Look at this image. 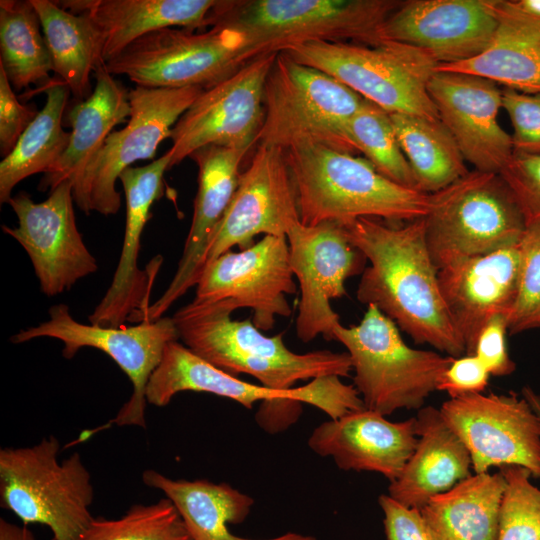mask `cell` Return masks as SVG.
I'll return each mask as SVG.
<instances>
[{
	"mask_svg": "<svg viewBox=\"0 0 540 540\" xmlns=\"http://www.w3.org/2000/svg\"><path fill=\"white\" fill-rule=\"evenodd\" d=\"M42 26L53 72L78 101L92 94L90 76L104 64L103 41L91 19L62 8L56 1L30 0Z\"/></svg>",
	"mask_w": 540,
	"mask_h": 540,
	"instance_id": "1f68e13d",
	"label": "cell"
},
{
	"mask_svg": "<svg viewBox=\"0 0 540 540\" xmlns=\"http://www.w3.org/2000/svg\"><path fill=\"white\" fill-rule=\"evenodd\" d=\"M400 0L231 1L218 23L243 38L254 57L289 45L324 41L376 46Z\"/></svg>",
	"mask_w": 540,
	"mask_h": 540,
	"instance_id": "5b68a950",
	"label": "cell"
},
{
	"mask_svg": "<svg viewBox=\"0 0 540 540\" xmlns=\"http://www.w3.org/2000/svg\"><path fill=\"white\" fill-rule=\"evenodd\" d=\"M522 396L528 401L534 412L540 417V395H538L529 386H525L522 389Z\"/></svg>",
	"mask_w": 540,
	"mask_h": 540,
	"instance_id": "c3c4849f",
	"label": "cell"
},
{
	"mask_svg": "<svg viewBox=\"0 0 540 540\" xmlns=\"http://www.w3.org/2000/svg\"><path fill=\"white\" fill-rule=\"evenodd\" d=\"M390 118L418 191L435 193L469 172L455 139L440 119L402 113H390Z\"/></svg>",
	"mask_w": 540,
	"mask_h": 540,
	"instance_id": "836d02e7",
	"label": "cell"
},
{
	"mask_svg": "<svg viewBox=\"0 0 540 540\" xmlns=\"http://www.w3.org/2000/svg\"><path fill=\"white\" fill-rule=\"evenodd\" d=\"M300 223L296 192L283 148L258 145L210 241L205 265L259 234L286 236Z\"/></svg>",
	"mask_w": 540,
	"mask_h": 540,
	"instance_id": "d6986e66",
	"label": "cell"
},
{
	"mask_svg": "<svg viewBox=\"0 0 540 540\" xmlns=\"http://www.w3.org/2000/svg\"><path fill=\"white\" fill-rule=\"evenodd\" d=\"M502 108L513 126V154H540V93L502 89Z\"/></svg>",
	"mask_w": 540,
	"mask_h": 540,
	"instance_id": "ab89813d",
	"label": "cell"
},
{
	"mask_svg": "<svg viewBox=\"0 0 540 540\" xmlns=\"http://www.w3.org/2000/svg\"><path fill=\"white\" fill-rule=\"evenodd\" d=\"M206 392L228 398L247 409L261 402L258 424L269 433L286 430L300 414L302 404L312 405L330 419L365 408L354 387L338 376H326L289 390L248 383L195 355L179 340L169 342L160 364L146 387L147 403L164 407L180 392Z\"/></svg>",
	"mask_w": 540,
	"mask_h": 540,
	"instance_id": "277c9868",
	"label": "cell"
},
{
	"mask_svg": "<svg viewBox=\"0 0 540 540\" xmlns=\"http://www.w3.org/2000/svg\"><path fill=\"white\" fill-rule=\"evenodd\" d=\"M144 484L160 490L176 507L192 540H316L313 536L287 532L268 539H249L230 532V524L247 518L254 500L227 483L205 479H171L148 469Z\"/></svg>",
	"mask_w": 540,
	"mask_h": 540,
	"instance_id": "f1b7e54d",
	"label": "cell"
},
{
	"mask_svg": "<svg viewBox=\"0 0 540 540\" xmlns=\"http://www.w3.org/2000/svg\"><path fill=\"white\" fill-rule=\"evenodd\" d=\"M282 51L333 76L388 113L439 119L427 88L438 63L416 47L388 40L376 46L307 41Z\"/></svg>",
	"mask_w": 540,
	"mask_h": 540,
	"instance_id": "30bf717a",
	"label": "cell"
},
{
	"mask_svg": "<svg viewBox=\"0 0 540 540\" xmlns=\"http://www.w3.org/2000/svg\"><path fill=\"white\" fill-rule=\"evenodd\" d=\"M48 312L47 321L20 330L11 341L24 343L40 337L58 339L64 344L62 354L66 359L73 358L84 347L104 352L128 376L133 386L129 400L111 422L117 426L145 428L148 381L160 364L166 345L179 340L173 318L162 317L129 327H106L76 321L65 304L54 305Z\"/></svg>",
	"mask_w": 540,
	"mask_h": 540,
	"instance_id": "4fadbf2b",
	"label": "cell"
},
{
	"mask_svg": "<svg viewBox=\"0 0 540 540\" xmlns=\"http://www.w3.org/2000/svg\"><path fill=\"white\" fill-rule=\"evenodd\" d=\"M254 58L238 32L217 23L203 32L181 27L155 30L105 66L111 75H124L140 87L206 90Z\"/></svg>",
	"mask_w": 540,
	"mask_h": 540,
	"instance_id": "8fae6325",
	"label": "cell"
},
{
	"mask_svg": "<svg viewBox=\"0 0 540 540\" xmlns=\"http://www.w3.org/2000/svg\"><path fill=\"white\" fill-rule=\"evenodd\" d=\"M343 226L370 263L358 284V301L375 305L417 344L453 358L465 355L441 295L423 217L404 224L358 218Z\"/></svg>",
	"mask_w": 540,
	"mask_h": 540,
	"instance_id": "6da1fadb",
	"label": "cell"
},
{
	"mask_svg": "<svg viewBox=\"0 0 540 540\" xmlns=\"http://www.w3.org/2000/svg\"><path fill=\"white\" fill-rule=\"evenodd\" d=\"M278 52H267L203 90L171 130L169 169L208 145L249 148L264 120V85Z\"/></svg>",
	"mask_w": 540,
	"mask_h": 540,
	"instance_id": "5bb4252c",
	"label": "cell"
},
{
	"mask_svg": "<svg viewBox=\"0 0 540 540\" xmlns=\"http://www.w3.org/2000/svg\"><path fill=\"white\" fill-rule=\"evenodd\" d=\"M499 174L519 205L526 226L540 223V154H513Z\"/></svg>",
	"mask_w": 540,
	"mask_h": 540,
	"instance_id": "60d3db41",
	"label": "cell"
},
{
	"mask_svg": "<svg viewBox=\"0 0 540 540\" xmlns=\"http://www.w3.org/2000/svg\"><path fill=\"white\" fill-rule=\"evenodd\" d=\"M249 150L208 145L191 154L190 158L198 165V190L183 253L167 289L135 323L162 318L177 299L196 286L210 241L238 186L240 165Z\"/></svg>",
	"mask_w": 540,
	"mask_h": 540,
	"instance_id": "603a6c76",
	"label": "cell"
},
{
	"mask_svg": "<svg viewBox=\"0 0 540 540\" xmlns=\"http://www.w3.org/2000/svg\"><path fill=\"white\" fill-rule=\"evenodd\" d=\"M539 327H540V325H539Z\"/></svg>",
	"mask_w": 540,
	"mask_h": 540,
	"instance_id": "681fc988",
	"label": "cell"
},
{
	"mask_svg": "<svg viewBox=\"0 0 540 540\" xmlns=\"http://www.w3.org/2000/svg\"><path fill=\"white\" fill-rule=\"evenodd\" d=\"M168 150L150 164L128 167L119 176L126 202L124 240L116 271L106 294L88 316L90 324L122 327L150 306V292L162 261L140 270L137 261L142 232L153 203L162 195L163 177L171 162Z\"/></svg>",
	"mask_w": 540,
	"mask_h": 540,
	"instance_id": "7402d4cb",
	"label": "cell"
},
{
	"mask_svg": "<svg viewBox=\"0 0 540 540\" xmlns=\"http://www.w3.org/2000/svg\"><path fill=\"white\" fill-rule=\"evenodd\" d=\"M507 331V315L497 314L488 320L477 337L473 355L482 362L490 375L507 376L516 369L507 349Z\"/></svg>",
	"mask_w": 540,
	"mask_h": 540,
	"instance_id": "7bdbcfd3",
	"label": "cell"
},
{
	"mask_svg": "<svg viewBox=\"0 0 540 540\" xmlns=\"http://www.w3.org/2000/svg\"><path fill=\"white\" fill-rule=\"evenodd\" d=\"M285 153L305 226L358 218L407 222L428 211V194L393 182L366 158L313 142Z\"/></svg>",
	"mask_w": 540,
	"mask_h": 540,
	"instance_id": "3957f363",
	"label": "cell"
},
{
	"mask_svg": "<svg viewBox=\"0 0 540 540\" xmlns=\"http://www.w3.org/2000/svg\"><path fill=\"white\" fill-rule=\"evenodd\" d=\"M417 441L415 417L392 422L363 408L321 423L309 436L308 446L321 457H331L342 470L376 472L393 482Z\"/></svg>",
	"mask_w": 540,
	"mask_h": 540,
	"instance_id": "d4e9b609",
	"label": "cell"
},
{
	"mask_svg": "<svg viewBox=\"0 0 540 540\" xmlns=\"http://www.w3.org/2000/svg\"><path fill=\"white\" fill-rule=\"evenodd\" d=\"M518 244L461 260L438 270V283L466 355H473L483 326L497 314L508 315L518 290Z\"/></svg>",
	"mask_w": 540,
	"mask_h": 540,
	"instance_id": "cb8c5ba5",
	"label": "cell"
},
{
	"mask_svg": "<svg viewBox=\"0 0 540 540\" xmlns=\"http://www.w3.org/2000/svg\"><path fill=\"white\" fill-rule=\"evenodd\" d=\"M293 277L286 236L265 235L247 249L228 251L207 263L194 299L226 301L235 310L249 308L253 324L268 331L277 316L291 314L286 296L297 291Z\"/></svg>",
	"mask_w": 540,
	"mask_h": 540,
	"instance_id": "ac0fdd59",
	"label": "cell"
},
{
	"mask_svg": "<svg viewBox=\"0 0 540 540\" xmlns=\"http://www.w3.org/2000/svg\"><path fill=\"white\" fill-rule=\"evenodd\" d=\"M347 135L357 152L362 153L379 173L397 184L417 190L390 113L366 100L348 122Z\"/></svg>",
	"mask_w": 540,
	"mask_h": 540,
	"instance_id": "d590c367",
	"label": "cell"
},
{
	"mask_svg": "<svg viewBox=\"0 0 540 540\" xmlns=\"http://www.w3.org/2000/svg\"><path fill=\"white\" fill-rule=\"evenodd\" d=\"M92 94L67 112L71 127L68 146L53 168L44 174L39 190H53L64 181L73 183L104 145L113 128L128 122L131 107L129 91L111 75L105 63L94 71Z\"/></svg>",
	"mask_w": 540,
	"mask_h": 540,
	"instance_id": "f546056e",
	"label": "cell"
},
{
	"mask_svg": "<svg viewBox=\"0 0 540 540\" xmlns=\"http://www.w3.org/2000/svg\"><path fill=\"white\" fill-rule=\"evenodd\" d=\"M72 183L64 181L39 203L20 192L8 204L18 225H2L28 254L42 293L55 296L97 271L96 259L86 247L74 213Z\"/></svg>",
	"mask_w": 540,
	"mask_h": 540,
	"instance_id": "e0dca14e",
	"label": "cell"
},
{
	"mask_svg": "<svg viewBox=\"0 0 540 540\" xmlns=\"http://www.w3.org/2000/svg\"><path fill=\"white\" fill-rule=\"evenodd\" d=\"M505 487L501 472L474 473L420 511L436 540H497Z\"/></svg>",
	"mask_w": 540,
	"mask_h": 540,
	"instance_id": "4dcf8cb0",
	"label": "cell"
},
{
	"mask_svg": "<svg viewBox=\"0 0 540 540\" xmlns=\"http://www.w3.org/2000/svg\"><path fill=\"white\" fill-rule=\"evenodd\" d=\"M523 12L540 17V0H513Z\"/></svg>",
	"mask_w": 540,
	"mask_h": 540,
	"instance_id": "7dc6e473",
	"label": "cell"
},
{
	"mask_svg": "<svg viewBox=\"0 0 540 540\" xmlns=\"http://www.w3.org/2000/svg\"><path fill=\"white\" fill-rule=\"evenodd\" d=\"M366 99L333 76L279 51L264 85L258 145L313 142L357 155L347 124Z\"/></svg>",
	"mask_w": 540,
	"mask_h": 540,
	"instance_id": "8992f818",
	"label": "cell"
},
{
	"mask_svg": "<svg viewBox=\"0 0 540 540\" xmlns=\"http://www.w3.org/2000/svg\"><path fill=\"white\" fill-rule=\"evenodd\" d=\"M518 248V290L507 315L511 334L539 328L540 325V223L526 226Z\"/></svg>",
	"mask_w": 540,
	"mask_h": 540,
	"instance_id": "f35d334b",
	"label": "cell"
},
{
	"mask_svg": "<svg viewBox=\"0 0 540 540\" xmlns=\"http://www.w3.org/2000/svg\"><path fill=\"white\" fill-rule=\"evenodd\" d=\"M77 540H192L168 498L134 504L121 517L93 518Z\"/></svg>",
	"mask_w": 540,
	"mask_h": 540,
	"instance_id": "8d00e7d4",
	"label": "cell"
},
{
	"mask_svg": "<svg viewBox=\"0 0 540 540\" xmlns=\"http://www.w3.org/2000/svg\"><path fill=\"white\" fill-rule=\"evenodd\" d=\"M430 256L438 270L519 243L526 222L499 173L469 171L429 194L423 217Z\"/></svg>",
	"mask_w": 540,
	"mask_h": 540,
	"instance_id": "ba28073f",
	"label": "cell"
},
{
	"mask_svg": "<svg viewBox=\"0 0 540 540\" xmlns=\"http://www.w3.org/2000/svg\"><path fill=\"white\" fill-rule=\"evenodd\" d=\"M30 0L0 1V66L14 89L52 80V59Z\"/></svg>",
	"mask_w": 540,
	"mask_h": 540,
	"instance_id": "e575fe53",
	"label": "cell"
},
{
	"mask_svg": "<svg viewBox=\"0 0 540 540\" xmlns=\"http://www.w3.org/2000/svg\"><path fill=\"white\" fill-rule=\"evenodd\" d=\"M0 540H36V538L26 525L20 526L1 518Z\"/></svg>",
	"mask_w": 540,
	"mask_h": 540,
	"instance_id": "bcb514c9",
	"label": "cell"
},
{
	"mask_svg": "<svg viewBox=\"0 0 540 540\" xmlns=\"http://www.w3.org/2000/svg\"><path fill=\"white\" fill-rule=\"evenodd\" d=\"M387 540H436L420 509L407 507L388 494L378 499Z\"/></svg>",
	"mask_w": 540,
	"mask_h": 540,
	"instance_id": "ee69618b",
	"label": "cell"
},
{
	"mask_svg": "<svg viewBox=\"0 0 540 540\" xmlns=\"http://www.w3.org/2000/svg\"><path fill=\"white\" fill-rule=\"evenodd\" d=\"M204 89L146 88L129 91L131 112L124 128L113 131L72 183L73 199L84 213L115 215L121 207L116 181L138 160L152 159L159 144Z\"/></svg>",
	"mask_w": 540,
	"mask_h": 540,
	"instance_id": "7c38bea8",
	"label": "cell"
},
{
	"mask_svg": "<svg viewBox=\"0 0 540 540\" xmlns=\"http://www.w3.org/2000/svg\"><path fill=\"white\" fill-rule=\"evenodd\" d=\"M46 101L12 152L0 162V202L8 203L13 188L25 178L49 172L66 150L70 132L63 117L70 91L61 81L45 87Z\"/></svg>",
	"mask_w": 540,
	"mask_h": 540,
	"instance_id": "d6a6232c",
	"label": "cell"
},
{
	"mask_svg": "<svg viewBox=\"0 0 540 540\" xmlns=\"http://www.w3.org/2000/svg\"><path fill=\"white\" fill-rule=\"evenodd\" d=\"M496 27V0H407L385 21L383 38L416 47L447 66L483 53Z\"/></svg>",
	"mask_w": 540,
	"mask_h": 540,
	"instance_id": "ffe728a7",
	"label": "cell"
},
{
	"mask_svg": "<svg viewBox=\"0 0 540 540\" xmlns=\"http://www.w3.org/2000/svg\"><path fill=\"white\" fill-rule=\"evenodd\" d=\"M51 435L32 446L0 450V502L24 525L47 526L53 540H77L93 519L91 475L78 452L59 461Z\"/></svg>",
	"mask_w": 540,
	"mask_h": 540,
	"instance_id": "52a82bcc",
	"label": "cell"
},
{
	"mask_svg": "<svg viewBox=\"0 0 540 540\" xmlns=\"http://www.w3.org/2000/svg\"><path fill=\"white\" fill-rule=\"evenodd\" d=\"M38 111L19 102L4 69L0 66V154L7 157L37 116Z\"/></svg>",
	"mask_w": 540,
	"mask_h": 540,
	"instance_id": "b9f144b4",
	"label": "cell"
},
{
	"mask_svg": "<svg viewBox=\"0 0 540 540\" xmlns=\"http://www.w3.org/2000/svg\"><path fill=\"white\" fill-rule=\"evenodd\" d=\"M500 472L506 487L502 496L497 540H540V489L531 473L517 465Z\"/></svg>",
	"mask_w": 540,
	"mask_h": 540,
	"instance_id": "74e56055",
	"label": "cell"
},
{
	"mask_svg": "<svg viewBox=\"0 0 540 540\" xmlns=\"http://www.w3.org/2000/svg\"><path fill=\"white\" fill-rule=\"evenodd\" d=\"M334 338L347 349L354 387L365 408L390 415L420 409L454 360L435 351L408 346L398 326L375 305H368L358 325L339 323Z\"/></svg>",
	"mask_w": 540,
	"mask_h": 540,
	"instance_id": "9c48e42d",
	"label": "cell"
},
{
	"mask_svg": "<svg viewBox=\"0 0 540 540\" xmlns=\"http://www.w3.org/2000/svg\"><path fill=\"white\" fill-rule=\"evenodd\" d=\"M416 447L388 495L397 502L421 509L431 497L446 492L472 475L471 456L443 420L440 410L427 406L415 417Z\"/></svg>",
	"mask_w": 540,
	"mask_h": 540,
	"instance_id": "4316f807",
	"label": "cell"
},
{
	"mask_svg": "<svg viewBox=\"0 0 540 540\" xmlns=\"http://www.w3.org/2000/svg\"><path fill=\"white\" fill-rule=\"evenodd\" d=\"M62 8L87 15L103 41L106 63L138 38L168 27L190 30L216 25L231 1L220 0H68Z\"/></svg>",
	"mask_w": 540,
	"mask_h": 540,
	"instance_id": "484cf974",
	"label": "cell"
},
{
	"mask_svg": "<svg viewBox=\"0 0 540 540\" xmlns=\"http://www.w3.org/2000/svg\"><path fill=\"white\" fill-rule=\"evenodd\" d=\"M290 265L301 291L297 337L308 343L322 335L335 340L339 315L331 299L346 294L345 281L366 268L365 255L347 237L343 224L324 222L316 226L294 225L286 235Z\"/></svg>",
	"mask_w": 540,
	"mask_h": 540,
	"instance_id": "2e32d148",
	"label": "cell"
},
{
	"mask_svg": "<svg viewBox=\"0 0 540 540\" xmlns=\"http://www.w3.org/2000/svg\"><path fill=\"white\" fill-rule=\"evenodd\" d=\"M497 27L488 48L477 57L447 66L503 88L540 93V17L520 10L513 0H496Z\"/></svg>",
	"mask_w": 540,
	"mask_h": 540,
	"instance_id": "83f0119b",
	"label": "cell"
},
{
	"mask_svg": "<svg viewBox=\"0 0 540 540\" xmlns=\"http://www.w3.org/2000/svg\"><path fill=\"white\" fill-rule=\"evenodd\" d=\"M490 374L475 355L454 358L443 373L437 390L448 393L450 398L482 393L489 383Z\"/></svg>",
	"mask_w": 540,
	"mask_h": 540,
	"instance_id": "f6af8a7d",
	"label": "cell"
},
{
	"mask_svg": "<svg viewBox=\"0 0 540 540\" xmlns=\"http://www.w3.org/2000/svg\"><path fill=\"white\" fill-rule=\"evenodd\" d=\"M427 88L465 161L474 170L500 173L512 158L513 145L498 122L499 85L474 74L436 69Z\"/></svg>",
	"mask_w": 540,
	"mask_h": 540,
	"instance_id": "44dd1931",
	"label": "cell"
},
{
	"mask_svg": "<svg viewBox=\"0 0 540 540\" xmlns=\"http://www.w3.org/2000/svg\"><path fill=\"white\" fill-rule=\"evenodd\" d=\"M439 410L467 448L474 473L517 465L540 478V417L523 396L467 394L450 398Z\"/></svg>",
	"mask_w": 540,
	"mask_h": 540,
	"instance_id": "9a60e30c",
	"label": "cell"
},
{
	"mask_svg": "<svg viewBox=\"0 0 540 540\" xmlns=\"http://www.w3.org/2000/svg\"><path fill=\"white\" fill-rule=\"evenodd\" d=\"M234 311L226 301L193 299L172 318L179 339L195 355L231 375L253 376L271 389L285 391L298 381L348 377L352 371L347 352L295 353L284 344L283 332L266 336L251 319L232 320Z\"/></svg>",
	"mask_w": 540,
	"mask_h": 540,
	"instance_id": "7a4b0ae2",
	"label": "cell"
}]
</instances>
